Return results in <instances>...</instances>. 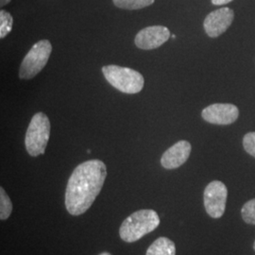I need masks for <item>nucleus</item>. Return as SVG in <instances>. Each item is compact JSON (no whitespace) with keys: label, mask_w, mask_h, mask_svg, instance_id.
<instances>
[{"label":"nucleus","mask_w":255,"mask_h":255,"mask_svg":"<svg viewBox=\"0 0 255 255\" xmlns=\"http://www.w3.org/2000/svg\"><path fill=\"white\" fill-rule=\"evenodd\" d=\"M244 149L255 158V132H249L243 138Z\"/></svg>","instance_id":"16"},{"label":"nucleus","mask_w":255,"mask_h":255,"mask_svg":"<svg viewBox=\"0 0 255 255\" xmlns=\"http://www.w3.org/2000/svg\"><path fill=\"white\" fill-rule=\"evenodd\" d=\"M155 0H113L114 4L120 9H140L148 7Z\"/></svg>","instance_id":"12"},{"label":"nucleus","mask_w":255,"mask_h":255,"mask_svg":"<svg viewBox=\"0 0 255 255\" xmlns=\"http://www.w3.org/2000/svg\"><path fill=\"white\" fill-rule=\"evenodd\" d=\"M228 190L220 181H213L205 187L203 200L204 207L211 218L220 219L225 212Z\"/></svg>","instance_id":"6"},{"label":"nucleus","mask_w":255,"mask_h":255,"mask_svg":"<svg viewBox=\"0 0 255 255\" xmlns=\"http://www.w3.org/2000/svg\"><path fill=\"white\" fill-rule=\"evenodd\" d=\"M102 73L112 86L125 94H137L145 84L144 77L131 68L106 65L102 67Z\"/></svg>","instance_id":"3"},{"label":"nucleus","mask_w":255,"mask_h":255,"mask_svg":"<svg viewBox=\"0 0 255 255\" xmlns=\"http://www.w3.org/2000/svg\"><path fill=\"white\" fill-rule=\"evenodd\" d=\"M112 255L111 254H109V253H102L101 255Z\"/></svg>","instance_id":"19"},{"label":"nucleus","mask_w":255,"mask_h":255,"mask_svg":"<svg viewBox=\"0 0 255 255\" xmlns=\"http://www.w3.org/2000/svg\"><path fill=\"white\" fill-rule=\"evenodd\" d=\"M159 225L160 218L154 210H138L122 222L119 228V236L127 243L136 242L153 232Z\"/></svg>","instance_id":"2"},{"label":"nucleus","mask_w":255,"mask_h":255,"mask_svg":"<svg viewBox=\"0 0 255 255\" xmlns=\"http://www.w3.org/2000/svg\"><path fill=\"white\" fill-rule=\"evenodd\" d=\"M234 18V10L230 8H221L213 10L206 16L203 23L206 34L211 38L220 36L232 25Z\"/></svg>","instance_id":"8"},{"label":"nucleus","mask_w":255,"mask_h":255,"mask_svg":"<svg viewBox=\"0 0 255 255\" xmlns=\"http://www.w3.org/2000/svg\"><path fill=\"white\" fill-rule=\"evenodd\" d=\"M233 0H212V3L214 5H217V6H220V5H225V4H228L230 2H232Z\"/></svg>","instance_id":"17"},{"label":"nucleus","mask_w":255,"mask_h":255,"mask_svg":"<svg viewBox=\"0 0 255 255\" xmlns=\"http://www.w3.org/2000/svg\"><path fill=\"white\" fill-rule=\"evenodd\" d=\"M13 19L8 11L0 10V38L3 39L9 34L12 29Z\"/></svg>","instance_id":"14"},{"label":"nucleus","mask_w":255,"mask_h":255,"mask_svg":"<svg viewBox=\"0 0 255 255\" xmlns=\"http://www.w3.org/2000/svg\"><path fill=\"white\" fill-rule=\"evenodd\" d=\"M254 248H255V245H254Z\"/></svg>","instance_id":"21"},{"label":"nucleus","mask_w":255,"mask_h":255,"mask_svg":"<svg viewBox=\"0 0 255 255\" xmlns=\"http://www.w3.org/2000/svg\"><path fill=\"white\" fill-rule=\"evenodd\" d=\"M50 136V122L44 113L35 114L27 128L25 146L27 153L37 157L44 154Z\"/></svg>","instance_id":"4"},{"label":"nucleus","mask_w":255,"mask_h":255,"mask_svg":"<svg viewBox=\"0 0 255 255\" xmlns=\"http://www.w3.org/2000/svg\"><path fill=\"white\" fill-rule=\"evenodd\" d=\"M171 37H172V38H173V39H175V38H176V36H175V35H174V34H172V35H171Z\"/></svg>","instance_id":"20"},{"label":"nucleus","mask_w":255,"mask_h":255,"mask_svg":"<svg viewBox=\"0 0 255 255\" xmlns=\"http://www.w3.org/2000/svg\"><path fill=\"white\" fill-rule=\"evenodd\" d=\"M12 212V203L3 187L0 188V219L6 220Z\"/></svg>","instance_id":"13"},{"label":"nucleus","mask_w":255,"mask_h":255,"mask_svg":"<svg viewBox=\"0 0 255 255\" xmlns=\"http://www.w3.org/2000/svg\"><path fill=\"white\" fill-rule=\"evenodd\" d=\"M241 215L246 223L255 225V199L244 204L241 210Z\"/></svg>","instance_id":"15"},{"label":"nucleus","mask_w":255,"mask_h":255,"mask_svg":"<svg viewBox=\"0 0 255 255\" xmlns=\"http://www.w3.org/2000/svg\"><path fill=\"white\" fill-rule=\"evenodd\" d=\"M169 29L164 26H151L140 30L135 36L134 43L138 48L151 50L164 45L170 38Z\"/></svg>","instance_id":"9"},{"label":"nucleus","mask_w":255,"mask_h":255,"mask_svg":"<svg viewBox=\"0 0 255 255\" xmlns=\"http://www.w3.org/2000/svg\"><path fill=\"white\" fill-rule=\"evenodd\" d=\"M191 144L182 140L164 151L161 158V164L165 169H175L184 164L191 153Z\"/></svg>","instance_id":"10"},{"label":"nucleus","mask_w":255,"mask_h":255,"mask_svg":"<svg viewBox=\"0 0 255 255\" xmlns=\"http://www.w3.org/2000/svg\"><path fill=\"white\" fill-rule=\"evenodd\" d=\"M146 255H176V246L167 237H159L149 246Z\"/></svg>","instance_id":"11"},{"label":"nucleus","mask_w":255,"mask_h":255,"mask_svg":"<svg viewBox=\"0 0 255 255\" xmlns=\"http://www.w3.org/2000/svg\"><path fill=\"white\" fill-rule=\"evenodd\" d=\"M201 117L206 122L211 124L231 125L238 119L239 110L234 104L215 103L203 109Z\"/></svg>","instance_id":"7"},{"label":"nucleus","mask_w":255,"mask_h":255,"mask_svg":"<svg viewBox=\"0 0 255 255\" xmlns=\"http://www.w3.org/2000/svg\"><path fill=\"white\" fill-rule=\"evenodd\" d=\"M10 1H11V0H0V6L3 7V6H5V5H7V4H9Z\"/></svg>","instance_id":"18"},{"label":"nucleus","mask_w":255,"mask_h":255,"mask_svg":"<svg viewBox=\"0 0 255 255\" xmlns=\"http://www.w3.org/2000/svg\"><path fill=\"white\" fill-rule=\"evenodd\" d=\"M107 176V167L101 160L79 164L71 174L65 190V207L72 216L84 214L100 195Z\"/></svg>","instance_id":"1"},{"label":"nucleus","mask_w":255,"mask_h":255,"mask_svg":"<svg viewBox=\"0 0 255 255\" xmlns=\"http://www.w3.org/2000/svg\"><path fill=\"white\" fill-rule=\"evenodd\" d=\"M52 51V46L48 40H41L32 46L25 56L19 68V78L21 80H30L47 64Z\"/></svg>","instance_id":"5"}]
</instances>
